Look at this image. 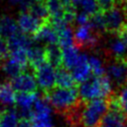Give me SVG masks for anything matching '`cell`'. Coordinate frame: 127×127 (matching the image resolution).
I'll return each instance as SVG.
<instances>
[{"label":"cell","instance_id":"ffe728a7","mask_svg":"<svg viewBox=\"0 0 127 127\" xmlns=\"http://www.w3.org/2000/svg\"><path fill=\"white\" fill-rule=\"evenodd\" d=\"M62 53H63V66L68 70H71L76 65L79 60L80 54L78 53V49L74 46H70L62 49Z\"/></svg>","mask_w":127,"mask_h":127},{"label":"cell","instance_id":"ac0fdd59","mask_svg":"<svg viewBox=\"0 0 127 127\" xmlns=\"http://www.w3.org/2000/svg\"><path fill=\"white\" fill-rule=\"evenodd\" d=\"M0 104L4 108H9L13 104H16V93L10 82L6 80L0 87Z\"/></svg>","mask_w":127,"mask_h":127},{"label":"cell","instance_id":"83f0119b","mask_svg":"<svg viewBox=\"0 0 127 127\" xmlns=\"http://www.w3.org/2000/svg\"><path fill=\"white\" fill-rule=\"evenodd\" d=\"M118 97H119L121 108H122L125 116L127 117V85L120 89V92L118 93Z\"/></svg>","mask_w":127,"mask_h":127},{"label":"cell","instance_id":"30bf717a","mask_svg":"<svg viewBox=\"0 0 127 127\" xmlns=\"http://www.w3.org/2000/svg\"><path fill=\"white\" fill-rule=\"evenodd\" d=\"M17 23L20 31L29 36H34L43 26V24H45L28 11H24L20 13Z\"/></svg>","mask_w":127,"mask_h":127},{"label":"cell","instance_id":"e575fe53","mask_svg":"<svg viewBox=\"0 0 127 127\" xmlns=\"http://www.w3.org/2000/svg\"><path fill=\"white\" fill-rule=\"evenodd\" d=\"M70 1V3L72 4V5H76V4H80V2H81V0H69Z\"/></svg>","mask_w":127,"mask_h":127},{"label":"cell","instance_id":"7c38bea8","mask_svg":"<svg viewBox=\"0 0 127 127\" xmlns=\"http://www.w3.org/2000/svg\"><path fill=\"white\" fill-rule=\"evenodd\" d=\"M70 71L76 82L79 84L89 79L92 76V71L88 63V57L85 54H80L78 63Z\"/></svg>","mask_w":127,"mask_h":127},{"label":"cell","instance_id":"4dcf8cb0","mask_svg":"<svg viewBox=\"0 0 127 127\" xmlns=\"http://www.w3.org/2000/svg\"><path fill=\"white\" fill-rule=\"evenodd\" d=\"M113 35V34H112ZM114 35H117L125 44H126V46H127V24L118 32V33H116V34H114Z\"/></svg>","mask_w":127,"mask_h":127},{"label":"cell","instance_id":"d6a6232c","mask_svg":"<svg viewBox=\"0 0 127 127\" xmlns=\"http://www.w3.org/2000/svg\"><path fill=\"white\" fill-rule=\"evenodd\" d=\"M120 1V3H121V5H122V8H123V10L126 12V14H127V0H119Z\"/></svg>","mask_w":127,"mask_h":127},{"label":"cell","instance_id":"44dd1931","mask_svg":"<svg viewBox=\"0 0 127 127\" xmlns=\"http://www.w3.org/2000/svg\"><path fill=\"white\" fill-rule=\"evenodd\" d=\"M44 2L48 8L50 19L64 18L66 4L63 0H44Z\"/></svg>","mask_w":127,"mask_h":127},{"label":"cell","instance_id":"603a6c76","mask_svg":"<svg viewBox=\"0 0 127 127\" xmlns=\"http://www.w3.org/2000/svg\"><path fill=\"white\" fill-rule=\"evenodd\" d=\"M31 14H33L35 17H37L38 19H40L43 23H46L48 21H50V14H49V11H48V8L43 1H40L36 4H34L30 9L29 11Z\"/></svg>","mask_w":127,"mask_h":127},{"label":"cell","instance_id":"8d00e7d4","mask_svg":"<svg viewBox=\"0 0 127 127\" xmlns=\"http://www.w3.org/2000/svg\"><path fill=\"white\" fill-rule=\"evenodd\" d=\"M1 60H2V59H1V57H0V64H1Z\"/></svg>","mask_w":127,"mask_h":127},{"label":"cell","instance_id":"f1b7e54d","mask_svg":"<svg viewBox=\"0 0 127 127\" xmlns=\"http://www.w3.org/2000/svg\"><path fill=\"white\" fill-rule=\"evenodd\" d=\"M119 0H96L101 12H106V11L112 9L113 7L117 6L116 3Z\"/></svg>","mask_w":127,"mask_h":127},{"label":"cell","instance_id":"74e56055","mask_svg":"<svg viewBox=\"0 0 127 127\" xmlns=\"http://www.w3.org/2000/svg\"><path fill=\"white\" fill-rule=\"evenodd\" d=\"M0 87H1V85H0Z\"/></svg>","mask_w":127,"mask_h":127},{"label":"cell","instance_id":"d4e9b609","mask_svg":"<svg viewBox=\"0 0 127 127\" xmlns=\"http://www.w3.org/2000/svg\"><path fill=\"white\" fill-rule=\"evenodd\" d=\"M88 63L92 71V74L95 76H100L105 73V64L97 56H91L88 58Z\"/></svg>","mask_w":127,"mask_h":127},{"label":"cell","instance_id":"8992f818","mask_svg":"<svg viewBox=\"0 0 127 127\" xmlns=\"http://www.w3.org/2000/svg\"><path fill=\"white\" fill-rule=\"evenodd\" d=\"M100 43V33L95 31L89 24L78 26L74 33V45L77 49L94 50Z\"/></svg>","mask_w":127,"mask_h":127},{"label":"cell","instance_id":"e0dca14e","mask_svg":"<svg viewBox=\"0 0 127 127\" xmlns=\"http://www.w3.org/2000/svg\"><path fill=\"white\" fill-rule=\"evenodd\" d=\"M21 120L18 110L9 107L0 111V127H17Z\"/></svg>","mask_w":127,"mask_h":127},{"label":"cell","instance_id":"2e32d148","mask_svg":"<svg viewBox=\"0 0 127 127\" xmlns=\"http://www.w3.org/2000/svg\"><path fill=\"white\" fill-rule=\"evenodd\" d=\"M1 68H2L3 73L10 80L15 78V77H17L21 73H23L24 70L26 69L25 66H23L21 64H19L18 62H16L15 60H13L10 57L5 59V60H3L2 64H1Z\"/></svg>","mask_w":127,"mask_h":127},{"label":"cell","instance_id":"6da1fadb","mask_svg":"<svg viewBox=\"0 0 127 127\" xmlns=\"http://www.w3.org/2000/svg\"><path fill=\"white\" fill-rule=\"evenodd\" d=\"M44 97L49 101L52 108L62 116L67 114L81 101L78 93V87H53L44 91Z\"/></svg>","mask_w":127,"mask_h":127},{"label":"cell","instance_id":"5b68a950","mask_svg":"<svg viewBox=\"0 0 127 127\" xmlns=\"http://www.w3.org/2000/svg\"><path fill=\"white\" fill-rule=\"evenodd\" d=\"M105 73L117 88L127 85V58L109 59L105 66Z\"/></svg>","mask_w":127,"mask_h":127},{"label":"cell","instance_id":"cb8c5ba5","mask_svg":"<svg viewBox=\"0 0 127 127\" xmlns=\"http://www.w3.org/2000/svg\"><path fill=\"white\" fill-rule=\"evenodd\" d=\"M58 35H59V46L62 49L73 46L74 35L72 34V29L70 28V25L66 26L65 28L58 32Z\"/></svg>","mask_w":127,"mask_h":127},{"label":"cell","instance_id":"5bb4252c","mask_svg":"<svg viewBox=\"0 0 127 127\" xmlns=\"http://www.w3.org/2000/svg\"><path fill=\"white\" fill-rule=\"evenodd\" d=\"M28 62L29 64L33 69L37 68L42 64L48 62L47 60V53H46V47H41L38 45H33L31 48H29L28 52Z\"/></svg>","mask_w":127,"mask_h":127},{"label":"cell","instance_id":"52a82bcc","mask_svg":"<svg viewBox=\"0 0 127 127\" xmlns=\"http://www.w3.org/2000/svg\"><path fill=\"white\" fill-rule=\"evenodd\" d=\"M105 21V30L107 33L116 34L127 24V14L123 8L118 6L103 12Z\"/></svg>","mask_w":127,"mask_h":127},{"label":"cell","instance_id":"3957f363","mask_svg":"<svg viewBox=\"0 0 127 127\" xmlns=\"http://www.w3.org/2000/svg\"><path fill=\"white\" fill-rule=\"evenodd\" d=\"M109 108L107 98L93 99L83 102L80 112V126L94 127L101 123V120Z\"/></svg>","mask_w":127,"mask_h":127},{"label":"cell","instance_id":"4fadbf2b","mask_svg":"<svg viewBox=\"0 0 127 127\" xmlns=\"http://www.w3.org/2000/svg\"><path fill=\"white\" fill-rule=\"evenodd\" d=\"M33 39L34 41L45 42L48 45H59V35L50 21L43 24L39 31L33 36Z\"/></svg>","mask_w":127,"mask_h":127},{"label":"cell","instance_id":"9c48e42d","mask_svg":"<svg viewBox=\"0 0 127 127\" xmlns=\"http://www.w3.org/2000/svg\"><path fill=\"white\" fill-rule=\"evenodd\" d=\"M13 88L17 92H37L38 81L35 74L24 71L17 77L10 80Z\"/></svg>","mask_w":127,"mask_h":127},{"label":"cell","instance_id":"d6986e66","mask_svg":"<svg viewBox=\"0 0 127 127\" xmlns=\"http://www.w3.org/2000/svg\"><path fill=\"white\" fill-rule=\"evenodd\" d=\"M20 32L18 23L9 16H2L0 18V36L8 40L15 34Z\"/></svg>","mask_w":127,"mask_h":127},{"label":"cell","instance_id":"277c9868","mask_svg":"<svg viewBox=\"0 0 127 127\" xmlns=\"http://www.w3.org/2000/svg\"><path fill=\"white\" fill-rule=\"evenodd\" d=\"M29 120L34 127H55L52 117V106L44 96L36 100Z\"/></svg>","mask_w":127,"mask_h":127},{"label":"cell","instance_id":"7a4b0ae2","mask_svg":"<svg viewBox=\"0 0 127 127\" xmlns=\"http://www.w3.org/2000/svg\"><path fill=\"white\" fill-rule=\"evenodd\" d=\"M79 97L82 101L87 102L98 98H107L114 92L113 83L109 76L104 73L100 76L92 75L86 81L78 85Z\"/></svg>","mask_w":127,"mask_h":127},{"label":"cell","instance_id":"4316f807","mask_svg":"<svg viewBox=\"0 0 127 127\" xmlns=\"http://www.w3.org/2000/svg\"><path fill=\"white\" fill-rule=\"evenodd\" d=\"M0 57L2 61L10 57V49H9L8 41L1 36H0Z\"/></svg>","mask_w":127,"mask_h":127},{"label":"cell","instance_id":"7402d4cb","mask_svg":"<svg viewBox=\"0 0 127 127\" xmlns=\"http://www.w3.org/2000/svg\"><path fill=\"white\" fill-rule=\"evenodd\" d=\"M46 53H47V60L50 64H52L56 68L63 66V53L62 48L56 45H48L46 46Z\"/></svg>","mask_w":127,"mask_h":127},{"label":"cell","instance_id":"d590c367","mask_svg":"<svg viewBox=\"0 0 127 127\" xmlns=\"http://www.w3.org/2000/svg\"><path fill=\"white\" fill-rule=\"evenodd\" d=\"M63 1H64L65 4H70V1H69V0H63Z\"/></svg>","mask_w":127,"mask_h":127},{"label":"cell","instance_id":"484cf974","mask_svg":"<svg viewBox=\"0 0 127 127\" xmlns=\"http://www.w3.org/2000/svg\"><path fill=\"white\" fill-rule=\"evenodd\" d=\"M80 8L82 9V12L87 14L88 16H93L96 13L100 12V8L96 2V0H81L80 2Z\"/></svg>","mask_w":127,"mask_h":127},{"label":"cell","instance_id":"836d02e7","mask_svg":"<svg viewBox=\"0 0 127 127\" xmlns=\"http://www.w3.org/2000/svg\"><path fill=\"white\" fill-rule=\"evenodd\" d=\"M22 1H23V0H9V2H10L11 4H13V5H15V4H21Z\"/></svg>","mask_w":127,"mask_h":127},{"label":"cell","instance_id":"9a60e30c","mask_svg":"<svg viewBox=\"0 0 127 127\" xmlns=\"http://www.w3.org/2000/svg\"><path fill=\"white\" fill-rule=\"evenodd\" d=\"M56 85L58 87H62V88L78 87V83L74 79L71 71L66 69L64 66H60V67L57 68Z\"/></svg>","mask_w":127,"mask_h":127},{"label":"cell","instance_id":"ba28073f","mask_svg":"<svg viewBox=\"0 0 127 127\" xmlns=\"http://www.w3.org/2000/svg\"><path fill=\"white\" fill-rule=\"evenodd\" d=\"M34 73L38 81V84L44 91L55 87L57 68L52 64H50L49 62L42 64L34 69Z\"/></svg>","mask_w":127,"mask_h":127},{"label":"cell","instance_id":"1f68e13d","mask_svg":"<svg viewBox=\"0 0 127 127\" xmlns=\"http://www.w3.org/2000/svg\"><path fill=\"white\" fill-rule=\"evenodd\" d=\"M17 127H34L32 122L29 120V119H26V118H21L19 124Z\"/></svg>","mask_w":127,"mask_h":127},{"label":"cell","instance_id":"f546056e","mask_svg":"<svg viewBox=\"0 0 127 127\" xmlns=\"http://www.w3.org/2000/svg\"><path fill=\"white\" fill-rule=\"evenodd\" d=\"M76 23L78 24V26H84V25H88L89 21H90V16H88L87 14H85L84 12H81L79 14L76 15L75 18Z\"/></svg>","mask_w":127,"mask_h":127},{"label":"cell","instance_id":"8fae6325","mask_svg":"<svg viewBox=\"0 0 127 127\" xmlns=\"http://www.w3.org/2000/svg\"><path fill=\"white\" fill-rule=\"evenodd\" d=\"M100 125L102 127H127V117L121 108H108Z\"/></svg>","mask_w":127,"mask_h":127}]
</instances>
